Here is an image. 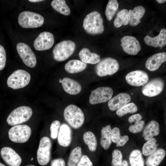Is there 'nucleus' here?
Here are the masks:
<instances>
[{
  "mask_svg": "<svg viewBox=\"0 0 166 166\" xmlns=\"http://www.w3.org/2000/svg\"><path fill=\"white\" fill-rule=\"evenodd\" d=\"M83 26L85 31L91 35L100 34L104 31L103 19L100 14L96 11L86 15L83 20Z\"/></svg>",
  "mask_w": 166,
  "mask_h": 166,
  "instance_id": "f257e3e1",
  "label": "nucleus"
},
{
  "mask_svg": "<svg viewBox=\"0 0 166 166\" xmlns=\"http://www.w3.org/2000/svg\"><path fill=\"white\" fill-rule=\"evenodd\" d=\"M64 116L65 121L74 129L81 127L85 121L84 113L79 107L74 105H69L65 108Z\"/></svg>",
  "mask_w": 166,
  "mask_h": 166,
  "instance_id": "f03ea898",
  "label": "nucleus"
},
{
  "mask_svg": "<svg viewBox=\"0 0 166 166\" xmlns=\"http://www.w3.org/2000/svg\"><path fill=\"white\" fill-rule=\"evenodd\" d=\"M76 47L75 43L72 41L65 40L60 42L53 49L54 59L59 62L65 61L73 54Z\"/></svg>",
  "mask_w": 166,
  "mask_h": 166,
  "instance_id": "7ed1b4c3",
  "label": "nucleus"
},
{
  "mask_svg": "<svg viewBox=\"0 0 166 166\" xmlns=\"http://www.w3.org/2000/svg\"><path fill=\"white\" fill-rule=\"evenodd\" d=\"M19 25L26 28H36L42 26L44 22L43 17L40 14L30 11H24L18 17Z\"/></svg>",
  "mask_w": 166,
  "mask_h": 166,
  "instance_id": "20e7f679",
  "label": "nucleus"
},
{
  "mask_svg": "<svg viewBox=\"0 0 166 166\" xmlns=\"http://www.w3.org/2000/svg\"><path fill=\"white\" fill-rule=\"evenodd\" d=\"M32 114V110L30 107L21 106L18 107L10 113L8 117L6 122L11 126L20 124L28 121Z\"/></svg>",
  "mask_w": 166,
  "mask_h": 166,
  "instance_id": "39448f33",
  "label": "nucleus"
},
{
  "mask_svg": "<svg viewBox=\"0 0 166 166\" xmlns=\"http://www.w3.org/2000/svg\"><path fill=\"white\" fill-rule=\"evenodd\" d=\"M30 79V75L27 71L22 69H18L8 77L7 83L8 86L13 89H18L27 85Z\"/></svg>",
  "mask_w": 166,
  "mask_h": 166,
  "instance_id": "423d86ee",
  "label": "nucleus"
},
{
  "mask_svg": "<svg viewBox=\"0 0 166 166\" xmlns=\"http://www.w3.org/2000/svg\"><path fill=\"white\" fill-rule=\"evenodd\" d=\"M119 67V64L117 60L108 57L97 63L95 67V71L98 76L103 77L115 74L118 71Z\"/></svg>",
  "mask_w": 166,
  "mask_h": 166,
  "instance_id": "0eeeda50",
  "label": "nucleus"
},
{
  "mask_svg": "<svg viewBox=\"0 0 166 166\" xmlns=\"http://www.w3.org/2000/svg\"><path fill=\"white\" fill-rule=\"evenodd\" d=\"M30 128L26 124L18 125L11 128L8 131V136L12 142L22 143L27 142L31 134Z\"/></svg>",
  "mask_w": 166,
  "mask_h": 166,
  "instance_id": "6e6552de",
  "label": "nucleus"
},
{
  "mask_svg": "<svg viewBox=\"0 0 166 166\" xmlns=\"http://www.w3.org/2000/svg\"><path fill=\"white\" fill-rule=\"evenodd\" d=\"M52 143L50 138L44 136L40 140L37 152V158L39 164L45 165L51 159Z\"/></svg>",
  "mask_w": 166,
  "mask_h": 166,
  "instance_id": "1a4fd4ad",
  "label": "nucleus"
},
{
  "mask_svg": "<svg viewBox=\"0 0 166 166\" xmlns=\"http://www.w3.org/2000/svg\"><path fill=\"white\" fill-rule=\"evenodd\" d=\"M113 93V89L109 87H101L91 91L89 102L95 105L107 102L110 100Z\"/></svg>",
  "mask_w": 166,
  "mask_h": 166,
  "instance_id": "9d476101",
  "label": "nucleus"
},
{
  "mask_svg": "<svg viewBox=\"0 0 166 166\" xmlns=\"http://www.w3.org/2000/svg\"><path fill=\"white\" fill-rule=\"evenodd\" d=\"M16 49L20 57L24 64L30 68H34L37 64L35 54L27 44L22 42L18 43Z\"/></svg>",
  "mask_w": 166,
  "mask_h": 166,
  "instance_id": "9b49d317",
  "label": "nucleus"
},
{
  "mask_svg": "<svg viewBox=\"0 0 166 166\" xmlns=\"http://www.w3.org/2000/svg\"><path fill=\"white\" fill-rule=\"evenodd\" d=\"M164 86V80L160 78H156L146 83L142 88V93L145 96L154 97L160 94Z\"/></svg>",
  "mask_w": 166,
  "mask_h": 166,
  "instance_id": "f8f14e48",
  "label": "nucleus"
},
{
  "mask_svg": "<svg viewBox=\"0 0 166 166\" xmlns=\"http://www.w3.org/2000/svg\"><path fill=\"white\" fill-rule=\"evenodd\" d=\"M54 42L53 34L49 32L41 33L35 39L34 43V49L38 51L48 50L53 46Z\"/></svg>",
  "mask_w": 166,
  "mask_h": 166,
  "instance_id": "ddd939ff",
  "label": "nucleus"
},
{
  "mask_svg": "<svg viewBox=\"0 0 166 166\" xmlns=\"http://www.w3.org/2000/svg\"><path fill=\"white\" fill-rule=\"evenodd\" d=\"M121 45L126 53L131 55H137L141 49L139 41L134 37L124 36L121 39Z\"/></svg>",
  "mask_w": 166,
  "mask_h": 166,
  "instance_id": "4468645a",
  "label": "nucleus"
},
{
  "mask_svg": "<svg viewBox=\"0 0 166 166\" xmlns=\"http://www.w3.org/2000/svg\"><path fill=\"white\" fill-rule=\"evenodd\" d=\"M125 79L127 83L130 85L138 87L147 83L149 79V77L145 72L136 70L127 74Z\"/></svg>",
  "mask_w": 166,
  "mask_h": 166,
  "instance_id": "2eb2a0df",
  "label": "nucleus"
},
{
  "mask_svg": "<svg viewBox=\"0 0 166 166\" xmlns=\"http://www.w3.org/2000/svg\"><path fill=\"white\" fill-rule=\"evenodd\" d=\"M0 154L4 161L10 166H19L22 163L21 157L10 147L2 148L1 150Z\"/></svg>",
  "mask_w": 166,
  "mask_h": 166,
  "instance_id": "dca6fc26",
  "label": "nucleus"
},
{
  "mask_svg": "<svg viewBox=\"0 0 166 166\" xmlns=\"http://www.w3.org/2000/svg\"><path fill=\"white\" fill-rule=\"evenodd\" d=\"M131 100L129 94L126 93H121L109 101L108 106L110 110L115 111L128 104Z\"/></svg>",
  "mask_w": 166,
  "mask_h": 166,
  "instance_id": "f3484780",
  "label": "nucleus"
},
{
  "mask_svg": "<svg viewBox=\"0 0 166 166\" xmlns=\"http://www.w3.org/2000/svg\"><path fill=\"white\" fill-rule=\"evenodd\" d=\"M72 131L69 126L65 123L61 125L57 135V141L62 147H67L72 141Z\"/></svg>",
  "mask_w": 166,
  "mask_h": 166,
  "instance_id": "a211bd4d",
  "label": "nucleus"
},
{
  "mask_svg": "<svg viewBox=\"0 0 166 166\" xmlns=\"http://www.w3.org/2000/svg\"><path fill=\"white\" fill-rule=\"evenodd\" d=\"M145 43L148 45L154 47H159L160 49L166 44V30L162 29L159 34L155 37L147 35L144 38Z\"/></svg>",
  "mask_w": 166,
  "mask_h": 166,
  "instance_id": "6ab92c4d",
  "label": "nucleus"
},
{
  "mask_svg": "<svg viewBox=\"0 0 166 166\" xmlns=\"http://www.w3.org/2000/svg\"><path fill=\"white\" fill-rule=\"evenodd\" d=\"M166 61L165 52L157 53L152 55L147 60L145 63V66L150 71H155Z\"/></svg>",
  "mask_w": 166,
  "mask_h": 166,
  "instance_id": "aec40b11",
  "label": "nucleus"
},
{
  "mask_svg": "<svg viewBox=\"0 0 166 166\" xmlns=\"http://www.w3.org/2000/svg\"><path fill=\"white\" fill-rule=\"evenodd\" d=\"M61 83L64 91L69 94L77 95L81 91V85L76 81L70 78H64L62 79Z\"/></svg>",
  "mask_w": 166,
  "mask_h": 166,
  "instance_id": "412c9836",
  "label": "nucleus"
},
{
  "mask_svg": "<svg viewBox=\"0 0 166 166\" xmlns=\"http://www.w3.org/2000/svg\"><path fill=\"white\" fill-rule=\"evenodd\" d=\"M145 9L143 6H139L135 7L133 10L128 11V23L132 26H135L141 22L140 19L144 16Z\"/></svg>",
  "mask_w": 166,
  "mask_h": 166,
  "instance_id": "4be33fe9",
  "label": "nucleus"
},
{
  "mask_svg": "<svg viewBox=\"0 0 166 166\" xmlns=\"http://www.w3.org/2000/svg\"><path fill=\"white\" fill-rule=\"evenodd\" d=\"M79 56L82 61L86 64H95L98 63L101 61L99 55L91 52L87 48L82 49L80 51Z\"/></svg>",
  "mask_w": 166,
  "mask_h": 166,
  "instance_id": "5701e85b",
  "label": "nucleus"
},
{
  "mask_svg": "<svg viewBox=\"0 0 166 166\" xmlns=\"http://www.w3.org/2000/svg\"><path fill=\"white\" fill-rule=\"evenodd\" d=\"M87 64L77 60H71L65 64V69L69 73L73 74L81 72L86 68Z\"/></svg>",
  "mask_w": 166,
  "mask_h": 166,
  "instance_id": "b1692460",
  "label": "nucleus"
},
{
  "mask_svg": "<svg viewBox=\"0 0 166 166\" xmlns=\"http://www.w3.org/2000/svg\"><path fill=\"white\" fill-rule=\"evenodd\" d=\"M160 132L159 125L155 121H150L146 126L143 132V136L146 140L152 138L154 136L158 135Z\"/></svg>",
  "mask_w": 166,
  "mask_h": 166,
  "instance_id": "393cba45",
  "label": "nucleus"
},
{
  "mask_svg": "<svg viewBox=\"0 0 166 166\" xmlns=\"http://www.w3.org/2000/svg\"><path fill=\"white\" fill-rule=\"evenodd\" d=\"M166 154L164 150L162 148L156 150L147 158V166H158L164 159Z\"/></svg>",
  "mask_w": 166,
  "mask_h": 166,
  "instance_id": "a878e982",
  "label": "nucleus"
},
{
  "mask_svg": "<svg viewBox=\"0 0 166 166\" xmlns=\"http://www.w3.org/2000/svg\"><path fill=\"white\" fill-rule=\"evenodd\" d=\"M112 129L110 125L103 127L101 130L100 143L102 147L107 150L112 143Z\"/></svg>",
  "mask_w": 166,
  "mask_h": 166,
  "instance_id": "bb28decb",
  "label": "nucleus"
},
{
  "mask_svg": "<svg viewBox=\"0 0 166 166\" xmlns=\"http://www.w3.org/2000/svg\"><path fill=\"white\" fill-rule=\"evenodd\" d=\"M53 8L60 13L68 16L70 13V10L64 0H53L51 3Z\"/></svg>",
  "mask_w": 166,
  "mask_h": 166,
  "instance_id": "cd10ccee",
  "label": "nucleus"
},
{
  "mask_svg": "<svg viewBox=\"0 0 166 166\" xmlns=\"http://www.w3.org/2000/svg\"><path fill=\"white\" fill-rule=\"evenodd\" d=\"M129 137L127 135L121 136L120 131L117 127H114L112 129V141L117 144V146H122L127 142Z\"/></svg>",
  "mask_w": 166,
  "mask_h": 166,
  "instance_id": "c85d7f7f",
  "label": "nucleus"
},
{
  "mask_svg": "<svg viewBox=\"0 0 166 166\" xmlns=\"http://www.w3.org/2000/svg\"><path fill=\"white\" fill-rule=\"evenodd\" d=\"M84 141L91 152L96 151L97 147V141L94 133L91 131L85 132L83 136Z\"/></svg>",
  "mask_w": 166,
  "mask_h": 166,
  "instance_id": "c756f323",
  "label": "nucleus"
},
{
  "mask_svg": "<svg viewBox=\"0 0 166 166\" xmlns=\"http://www.w3.org/2000/svg\"><path fill=\"white\" fill-rule=\"evenodd\" d=\"M82 156V149L81 147H77L73 149L69 156L67 166H77Z\"/></svg>",
  "mask_w": 166,
  "mask_h": 166,
  "instance_id": "7c9ffc66",
  "label": "nucleus"
},
{
  "mask_svg": "<svg viewBox=\"0 0 166 166\" xmlns=\"http://www.w3.org/2000/svg\"><path fill=\"white\" fill-rule=\"evenodd\" d=\"M131 166H144V160L141 152L138 149L132 151L129 157Z\"/></svg>",
  "mask_w": 166,
  "mask_h": 166,
  "instance_id": "2f4dec72",
  "label": "nucleus"
},
{
  "mask_svg": "<svg viewBox=\"0 0 166 166\" xmlns=\"http://www.w3.org/2000/svg\"><path fill=\"white\" fill-rule=\"evenodd\" d=\"M128 11L127 9H124L118 12L114 21V25L116 27L119 28L123 25L126 26L128 24Z\"/></svg>",
  "mask_w": 166,
  "mask_h": 166,
  "instance_id": "473e14b6",
  "label": "nucleus"
},
{
  "mask_svg": "<svg viewBox=\"0 0 166 166\" xmlns=\"http://www.w3.org/2000/svg\"><path fill=\"white\" fill-rule=\"evenodd\" d=\"M119 7V3L117 0H110L109 1L106 7L105 13L108 20L110 21L117 10Z\"/></svg>",
  "mask_w": 166,
  "mask_h": 166,
  "instance_id": "72a5a7b5",
  "label": "nucleus"
},
{
  "mask_svg": "<svg viewBox=\"0 0 166 166\" xmlns=\"http://www.w3.org/2000/svg\"><path fill=\"white\" fill-rule=\"evenodd\" d=\"M156 140L154 138L147 140L144 145L142 153L144 156L150 155L155 152L157 149L158 145L156 144Z\"/></svg>",
  "mask_w": 166,
  "mask_h": 166,
  "instance_id": "f704fd0d",
  "label": "nucleus"
},
{
  "mask_svg": "<svg viewBox=\"0 0 166 166\" xmlns=\"http://www.w3.org/2000/svg\"><path fill=\"white\" fill-rule=\"evenodd\" d=\"M137 110V107L134 103H130L117 110L116 114L119 117H121L128 113H136Z\"/></svg>",
  "mask_w": 166,
  "mask_h": 166,
  "instance_id": "c9c22d12",
  "label": "nucleus"
},
{
  "mask_svg": "<svg viewBox=\"0 0 166 166\" xmlns=\"http://www.w3.org/2000/svg\"><path fill=\"white\" fill-rule=\"evenodd\" d=\"M122 155L121 152L118 150H114L112 153V166H121L122 162Z\"/></svg>",
  "mask_w": 166,
  "mask_h": 166,
  "instance_id": "e433bc0d",
  "label": "nucleus"
},
{
  "mask_svg": "<svg viewBox=\"0 0 166 166\" xmlns=\"http://www.w3.org/2000/svg\"><path fill=\"white\" fill-rule=\"evenodd\" d=\"M61 126L60 122L58 120L53 121L50 126L51 137L53 139H56L57 136L58 130Z\"/></svg>",
  "mask_w": 166,
  "mask_h": 166,
  "instance_id": "4c0bfd02",
  "label": "nucleus"
},
{
  "mask_svg": "<svg viewBox=\"0 0 166 166\" xmlns=\"http://www.w3.org/2000/svg\"><path fill=\"white\" fill-rule=\"evenodd\" d=\"M144 123V121L143 120L135 122L134 123V124L129 126V130L130 132L134 133L140 132L142 130Z\"/></svg>",
  "mask_w": 166,
  "mask_h": 166,
  "instance_id": "58836bf2",
  "label": "nucleus"
},
{
  "mask_svg": "<svg viewBox=\"0 0 166 166\" xmlns=\"http://www.w3.org/2000/svg\"><path fill=\"white\" fill-rule=\"evenodd\" d=\"M6 61V54L4 47L0 45V70L5 67Z\"/></svg>",
  "mask_w": 166,
  "mask_h": 166,
  "instance_id": "ea45409f",
  "label": "nucleus"
},
{
  "mask_svg": "<svg viewBox=\"0 0 166 166\" xmlns=\"http://www.w3.org/2000/svg\"><path fill=\"white\" fill-rule=\"evenodd\" d=\"M77 166H93V164L87 155H83L82 156Z\"/></svg>",
  "mask_w": 166,
  "mask_h": 166,
  "instance_id": "a19ab883",
  "label": "nucleus"
},
{
  "mask_svg": "<svg viewBox=\"0 0 166 166\" xmlns=\"http://www.w3.org/2000/svg\"><path fill=\"white\" fill-rule=\"evenodd\" d=\"M51 166H65L64 160L61 158L53 160L51 162Z\"/></svg>",
  "mask_w": 166,
  "mask_h": 166,
  "instance_id": "79ce46f5",
  "label": "nucleus"
},
{
  "mask_svg": "<svg viewBox=\"0 0 166 166\" xmlns=\"http://www.w3.org/2000/svg\"><path fill=\"white\" fill-rule=\"evenodd\" d=\"M142 117L139 114H136L130 117L128 119V122L131 124L141 121Z\"/></svg>",
  "mask_w": 166,
  "mask_h": 166,
  "instance_id": "37998d69",
  "label": "nucleus"
},
{
  "mask_svg": "<svg viewBox=\"0 0 166 166\" xmlns=\"http://www.w3.org/2000/svg\"><path fill=\"white\" fill-rule=\"evenodd\" d=\"M121 166H129V165L127 161L126 160H124L122 161Z\"/></svg>",
  "mask_w": 166,
  "mask_h": 166,
  "instance_id": "c03bdc74",
  "label": "nucleus"
},
{
  "mask_svg": "<svg viewBox=\"0 0 166 166\" xmlns=\"http://www.w3.org/2000/svg\"><path fill=\"white\" fill-rule=\"evenodd\" d=\"M44 1V0H28L29 1H30L31 2H39L43 1Z\"/></svg>",
  "mask_w": 166,
  "mask_h": 166,
  "instance_id": "a18cd8bd",
  "label": "nucleus"
},
{
  "mask_svg": "<svg viewBox=\"0 0 166 166\" xmlns=\"http://www.w3.org/2000/svg\"><path fill=\"white\" fill-rule=\"evenodd\" d=\"M156 1L159 3L161 4L164 2L166 1L165 0H157Z\"/></svg>",
  "mask_w": 166,
  "mask_h": 166,
  "instance_id": "49530a36",
  "label": "nucleus"
},
{
  "mask_svg": "<svg viewBox=\"0 0 166 166\" xmlns=\"http://www.w3.org/2000/svg\"><path fill=\"white\" fill-rule=\"evenodd\" d=\"M0 166H6L0 162Z\"/></svg>",
  "mask_w": 166,
  "mask_h": 166,
  "instance_id": "de8ad7c7",
  "label": "nucleus"
},
{
  "mask_svg": "<svg viewBox=\"0 0 166 166\" xmlns=\"http://www.w3.org/2000/svg\"><path fill=\"white\" fill-rule=\"evenodd\" d=\"M62 79L61 78H60L59 80V82L60 83H61V81Z\"/></svg>",
  "mask_w": 166,
  "mask_h": 166,
  "instance_id": "09e8293b",
  "label": "nucleus"
},
{
  "mask_svg": "<svg viewBox=\"0 0 166 166\" xmlns=\"http://www.w3.org/2000/svg\"><path fill=\"white\" fill-rule=\"evenodd\" d=\"M26 166H35L33 165H26Z\"/></svg>",
  "mask_w": 166,
  "mask_h": 166,
  "instance_id": "8fccbe9b",
  "label": "nucleus"
},
{
  "mask_svg": "<svg viewBox=\"0 0 166 166\" xmlns=\"http://www.w3.org/2000/svg\"><path fill=\"white\" fill-rule=\"evenodd\" d=\"M33 160V158H32L31 159V161H32V160Z\"/></svg>",
  "mask_w": 166,
  "mask_h": 166,
  "instance_id": "3c124183",
  "label": "nucleus"
}]
</instances>
